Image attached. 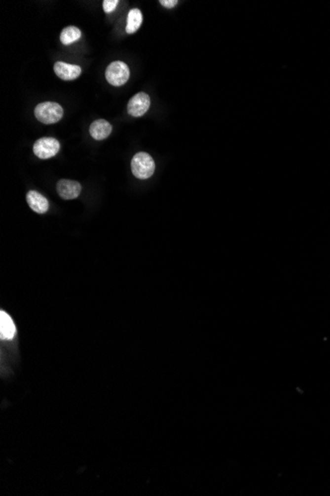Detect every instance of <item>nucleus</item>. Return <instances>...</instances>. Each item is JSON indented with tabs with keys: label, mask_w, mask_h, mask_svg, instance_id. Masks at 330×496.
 I'll return each instance as SVG.
<instances>
[{
	"label": "nucleus",
	"mask_w": 330,
	"mask_h": 496,
	"mask_svg": "<svg viewBox=\"0 0 330 496\" xmlns=\"http://www.w3.org/2000/svg\"><path fill=\"white\" fill-rule=\"evenodd\" d=\"M133 174L140 179H147L155 170V163L151 156L147 153L140 152L136 154L131 162Z\"/></svg>",
	"instance_id": "nucleus-1"
},
{
	"label": "nucleus",
	"mask_w": 330,
	"mask_h": 496,
	"mask_svg": "<svg viewBox=\"0 0 330 496\" xmlns=\"http://www.w3.org/2000/svg\"><path fill=\"white\" fill-rule=\"evenodd\" d=\"M63 115L64 109L57 102H43L38 104L35 108L36 118L44 124H55L63 118Z\"/></svg>",
	"instance_id": "nucleus-2"
},
{
	"label": "nucleus",
	"mask_w": 330,
	"mask_h": 496,
	"mask_svg": "<svg viewBox=\"0 0 330 496\" xmlns=\"http://www.w3.org/2000/svg\"><path fill=\"white\" fill-rule=\"evenodd\" d=\"M105 77L107 82L114 86L124 85L130 78L129 67L121 61L113 62L107 67Z\"/></svg>",
	"instance_id": "nucleus-3"
},
{
	"label": "nucleus",
	"mask_w": 330,
	"mask_h": 496,
	"mask_svg": "<svg viewBox=\"0 0 330 496\" xmlns=\"http://www.w3.org/2000/svg\"><path fill=\"white\" fill-rule=\"evenodd\" d=\"M61 149L60 142L55 138H41L34 144V154L43 160L55 157Z\"/></svg>",
	"instance_id": "nucleus-4"
},
{
	"label": "nucleus",
	"mask_w": 330,
	"mask_h": 496,
	"mask_svg": "<svg viewBox=\"0 0 330 496\" xmlns=\"http://www.w3.org/2000/svg\"><path fill=\"white\" fill-rule=\"evenodd\" d=\"M150 106V98L145 92H139L133 96L128 103V112L133 117L145 115Z\"/></svg>",
	"instance_id": "nucleus-5"
},
{
	"label": "nucleus",
	"mask_w": 330,
	"mask_h": 496,
	"mask_svg": "<svg viewBox=\"0 0 330 496\" xmlns=\"http://www.w3.org/2000/svg\"><path fill=\"white\" fill-rule=\"evenodd\" d=\"M57 191L59 195L65 200L75 199L81 192V185L79 182L70 179H61L57 183Z\"/></svg>",
	"instance_id": "nucleus-6"
},
{
	"label": "nucleus",
	"mask_w": 330,
	"mask_h": 496,
	"mask_svg": "<svg viewBox=\"0 0 330 496\" xmlns=\"http://www.w3.org/2000/svg\"><path fill=\"white\" fill-rule=\"evenodd\" d=\"M56 75L63 81H73L81 75V68L76 65H70L64 62H57L54 66Z\"/></svg>",
	"instance_id": "nucleus-7"
},
{
	"label": "nucleus",
	"mask_w": 330,
	"mask_h": 496,
	"mask_svg": "<svg viewBox=\"0 0 330 496\" xmlns=\"http://www.w3.org/2000/svg\"><path fill=\"white\" fill-rule=\"evenodd\" d=\"M26 199L30 208L39 214H44L49 209L48 199L38 191L35 190L29 191L27 193Z\"/></svg>",
	"instance_id": "nucleus-8"
},
{
	"label": "nucleus",
	"mask_w": 330,
	"mask_h": 496,
	"mask_svg": "<svg viewBox=\"0 0 330 496\" xmlns=\"http://www.w3.org/2000/svg\"><path fill=\"white\" fill-rule=\"evenodd\" d=\"M89 132H90V135L93 139H95L97 141H101V140H104L107 137H109V135L112 132V126L108 121H106L104 119H99V120L94 121L90 125Z\"/></svg>",
	"instance_id": "nucleus-9"
},
{
	"label": "nucleus",
	"mask_w": 330,
	"mask_h": 496,
	"mask_svg": "<svg viewBox=\"0 0 330 496\" xmlns=\"http://www.w3.org/2000/svg\"><path fill=\"white\" fill-rule=\"evenodd\" d=\"M16 334V327L11 317L4 311L0 313V335L2 340H11Z\"/></svg>",
	"instance_id": "nucleus-10"
},
{
	"label": "nucleus",
	"mask_w": 330,
	"mask_h": 496,
	"mask_svg": "<svg viewBox=\"0 0 330 496\" xmlns=\"http://www.w3.org/2000/svg\"><path fill=\"white\" fill-rule=\"evenodd\" d=\"M143 23V14L139 9H132L128 14L126 32L128 34L136 33Z\"/></svg>",
	"instance_id": "nucleus-11"
},
{
	"label": "nucleus",
	"mask_w": 330,
	"mask_h": 496,
	"mask_svg": "<svg viewBox=\"0 0 330 496\" xmlns=\"http://www.w3.org/2000/svg\"><path fill=\"white\" fill-rule=\"evenodd\" d=\"M80 37H81V32L77 27L69 26L62 31L60 39L64 45H71L78 41Z\"/></svg>",
	"instance_id": "nucleus-12"
},
{
	"label": "nucleus",
	"mask_w": 330,
	"mask_h": 496,
	"mask_svg": "<svg viewBox=\"0 0 330 496\" xmlns=\"http://www.w3.org/2000/svg\"><path fill=\"white\" fill-rule=\"evenodd\" d=\"M119 1L118 0H104L103 1V9L106 13H112L117 7Z\"/></svg>",
	"instance_id": "nucleus-13"
},
{
	"label": "nucleus",
	"mask_w": 330,
	"mask_h": 496,
	"mask_svg": "<svg viewBox=\"0 0 330 496\" xmlns=\"http://www.w3.org/2000/svg\"><path fill=\"white\" fill-rule=\"evenodd\" d=\"M159 2L161 3L162 6L166 7V8H172L178 3L177 0H161V1H159Z\"/></svg>",
	"instance_id": "nucleus-14"
}]
</instances>
